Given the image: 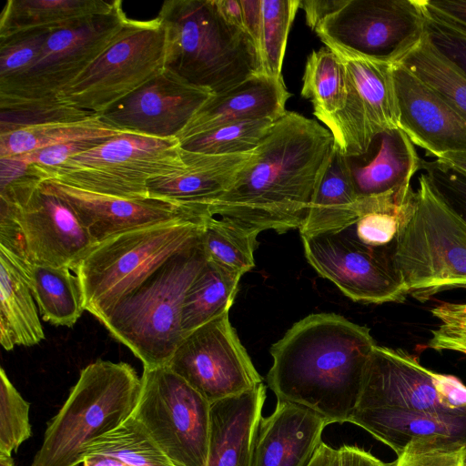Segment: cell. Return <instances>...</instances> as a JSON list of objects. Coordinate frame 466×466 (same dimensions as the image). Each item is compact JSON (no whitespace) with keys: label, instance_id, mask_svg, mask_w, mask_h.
Returning <instances> with one entry per match:
<instances>
[{"label":"cell","instance_id":"obj_12","mask_svg":"<svg viewBox=\"0 0 466 466\" xmlns=\"http://www.w3.org/2000/svg\"><path fill=\"white\" fill-rule=\"evenodd\" d=\"M127 19L116 0L108 13L52 32L27 68L0 82V98L56 99L110 45Z\"/></svg>","mask_w":466,"mask_h":466},{"label":"cell","instance_id":"obj_39","mask_svg":"<svg viewBox=\"0 0 466 466\" xmlns=\"http://www.w3.org/2000/svg\"><path fill=\"white\" fill-rule=\"evenodd\" d=\"M424 40L431 48L466 79V27L438 13L422 0Z\"/></svg>","mask_w":466,"mask_h":466},{"label":"cell","instance_id":"obj_25","mask_svg":"<svg viewBox=\"0 0 466 466\" xmlns=\"http://www.w3.org/2000/svg\"><path fill=\"white\" fill-rule=\"evenodd\" d=\"M373 153L366 163L352 168L358 198L383 194L410 185L420 169L421 159L415 146L400 128L375 137Z\"/></svg>","mask_w":466,"mask_h":466},{"label":"cell","instance_id":"obj_1","mask_svg":"<svg viewBox=\"0 0 466 466\" xmlns=\"http://www.w3.org/2000/svg\"><path fill=\"white\" fill-rule=\"evenodd\" d=\"M334 147L316 120L287 111L253 151L233 185L208 208L248 231L300 228Z\"/></svg>","mask_w":466,"mask_h":466},{"label":"cell","instance_id":"obj_47","mask_svg":"<svg viewBox=\"0 0 466 466\" xmlns=\"http://www.w3.org/2000/svg\"><path fill=\"white\" fill-rule=\"evenodd\" d=\"M329 466H393L357 445H341L333 449Z\"/></svg>","mask_w":466,"mask_h":466},{"label":"cell","instance_id":"obj_54","mask_svg":"<svg viewBox=\"0 0 466 466\" xmlns=\"http://www.w3.org/2000/svg\"><path fill=\"white\" fill-rule=\"evenodd\" d=\"M436 159L466 174V155L450 154Z\"/></svg>","mask_w":466,"mask_h":466},{"label":"cell","instance_id":"obj_16","mask_svg":"<svg viewBox=\"0 0 466 466\" xmlns=\"http://www.w3.org/2000/svg\"><path fill=\"white\" fill-rule=\"evenodd\" d=\"M213 95L164 69L111 106L101 118L121 131L160 138L177 137Z\"/></svg>","mask_w":466,"mask_h":466},{"label":"cell","instance_id":"obj_23","mask_svg":"<svg viewBox=\"0 0 466 466\" xmlns=\"http://www.w3.org/2000/svg\"><path fill=\"white\" fill-rule=\"evenodd\" d=\"M252 153L209 155L182 148L185 168L151 179L147 184L148 197L188 207L210 217L208 208L233 185Z\"/></svg>","mask_w":466,"mask_h":466},{"label":"cell","instance_id":"obj_29","mask_svg":"<svg viewBox=\"0 0 466 466\" xmlns=\"http://www.w3.org/2000/svg\"><path fill=\"white\" fill-rule=\"evenodd\" d=\"M13 258L25 271L43 319L56 326L73 327L85 310L76 274L65 267L22 263Z\"/></svg>","mask_w":466,"mask_h":466},{"label":"cell","instance_id":"obj_32","mask_svg":"<svg viewBox=\"0 0 466 466\" xmlns=\"http://www.w3.org/2000/svg\"><path fill=\"white\" fill-rule=\"evenodd\" d=\"M301 96L311 101L313 114L319 121L345 106L348 89L344 66L327 46L308 56Z\"/></svg>","mask_w":466,"mask_h":466},{"label":"cell","instance_id":"obj_2","mask_svg":"<svg viewBox=\"0 0 466 466\" xmlns=\"http://www.w3.org/2000/svg\"><path fill=\"white\" fill-rule=\"evenodd\" d=\"M375 346L366 326L335 313L310 314L272 345L268 386L277 400L309 408L329 424L349 422Z\"/></svg>","mask_w":466,"mask_h":466},{"label":"cell","instance_id":"obj_27","mask_svg":"<svg viewBox=\"0 0 466 466\" xmlns=\"http://www.w3.org/2000/svg\"><path fill=\"white\" fill-rule=\"evenodd\" d=\"M359 198L349 157L334 145L314 191L300 236L334 230L356 215Z\"/></svg>","mask_w":466,"mask_h":466},{"label":"cell","instance_id":"obj_10","mask_svg":"<svg viewBox=\"0 0 466 466\" xmlns=\"http://www.w3.org/2000/svg\"><path fill=\"white\" fill-rule=\"evenodd\" d=\"M166 28L157 16L127 19L110 45L57 98L102 115L165 69Z\"/></svg>","mask_w":466,"mask_h":466},{"label":"cell","instance_id":"obj_28","mask_svg":"<svg viewBox=\"0 0 466 466\" xmlns=\"http://www.w3.org/2000/svg\"><path fill=\"white\" fill-rule=\"evenodd\" d=\"M104 0H8L0 15V37L30 30L52 32L73 27L110 12Z\"/></svg>","mask_w":466,"mask_h":466},{"label":"cell","instance_id":"obj_8","mask_svg":"<svg viewBox=\"0 0 466 466\" xmlns=\"http://www.w3.org/2000/svg\"><path fill=\"white\" fill-rule=\"evenodd\" d=\"M417 201L395 254L408 295L424 303L451 289H466V222L419 177Z\"/></svg>","mask_w":466,"mask_h":466},{"label":"cell","instance_id":"obj_11","mask_svg":"<svg viewBox=\"0 0 466 466\" xmlns=\"http://www.w3.org/2000/svg\"><path fill=\"white\" fill-rule=\"evenodd\" d=\"M211 404L167 366L144 369L133 416L175 466H207Z\"/></svg>","mask_w":466,"mask_h":466},{"label":"cell","instance_id":"obj_41","mask_svg":"<svg viewBox=\"0 0 466 466\" xmlns=\"http://www.w3.org/2000/svg\"><path fill=\"white\" fill-rule=\"evenodd\" d=\"M51 33L50 30H30L0 37V82L27 68Z\"/></svg>","mask_w":466,"mask_h":466},{"label":"cell","instance_id":"obj_33","mask_svg":"<svg viewBox=\"0 0 466 466\" xmlns=\"http://www.w3.org/2000/svg\"><path fill=\"white\" fill-rule=\"evenodd\" d=\"M88 454L109 455L128 466H175L133 416L94 441Z\"/></svg>","mask_w":466,"mask_h":466},{"label":"cell","instance_id":"obj_45","mask_svg":"<svg viewBox=\"0 0 466 466\" xmlns=\"http://www.w3.org/2000/svg\"><path fill=\"white\" fill-rule=\"evenodd\" d=\"M441 407L451 412L466 411V386L453 375L431 373Z\"/></svg>","mask_w":466,"mask_h":466},{"label":"cell","instance_id":"obj_9","mask_svg":"<svg viewBox=\"0 0 466 466\" xmlns=\"http://www.w3.org/2000/svg\"><path fill=\"white\" fill-rule=\"evenodd\" d=\"M185 167L177 137L160 138L126 131L56 167L29 166L41 178L129 199L149 198L147 184L151 179L181 171Z\"/></svg>","mask_w":466,"mask_h":466},{"label":"cell","instance_id":"obj_5","mask_svg":"<svg viewBox=\"0 0 466 466\" xmlns=\"http://www.w3.org/2000/svg\"><path fill=\"white\" fill-rule=\"evenodd\" d=\"M140 390L141 378L128 363L88 364L49 421L31 466H78L94 441L132 415Z\"/></svg>","mask_w":466,"mask_h":466},{"label":"cell","instance_id":"obj_44","mask_svg":"<svg viewBox=\"0 0 466 466\" xmlns=\"http://www.w3.org/2000/svg\"><path fill=\"white\" fill-rule=\"evenodd\" d=\"M109 137H100L73 140L10 157L15 158L27 167L34 166L40 168H54L63 164L70 157L101 145Z\"/></svg>","mask_w":466,"mask_h":466},{"label":"cell","instance_id":"obj_55","mask_svg":"<svg viewBox=\"0 0 466 466\" xmlns=\"http://www.w3.org/2000/svg\"><path fill=\"white\" fill-rule=\"evenodd\" d=\"M0 466H15L11 455L0 454Z\"/></svg>","mask_w":466,"mask_h":466},{"label":"cell","instance_id":"obj_3","mask_svg":"<svg viewBox=\"0 0 466 466\" xmlns=\"http://www.w3.org/2000/svg\"><path fill=\"white\" fill-rule=\"evenodd\" d=\"M166 28L165 69L214 94L261 73L249 35L229 25L214 0L165 1L157 15Z\"/></svg>","mask_w":466,"mask_h":466},{"label":"cell","instance_id":"obj_49","mask_svg":"<svg viewBox=\"0 0 466 466\" xmlns=\"http://www.w3.org/2000/svg\"><path fill=\"white\" fill-rule=\"evenodd\" d=\"M246 32L258 47L261 24V0H240ZM258 50V48H257Z\"/></svg>","mask_w":466,"mask_h":466},{"label":"cell","instance_id":"obj_40","mask_svg":"<svg viewBox=\"0 0 466 466\" xmlns=\"http://www.w3.org/2000/svg\"><path fill=\"white\" fill-rule=\"evenodd\" d=\"M30 404L0 370V454L11 455L32 436Z\"/></svg>","mask_w":466,"mask_h":466},{"label":"cell","instance_id":"obj_7","mask_svg":"<svg viewBox=\"0 0 466 466\" xmlns=\"http://www.w3.org/2000/svg\"><path fill=\"white\" fill-rule=\"evenodd\" d=\"M207 218L143 227L96 245L75 270L84 309L101 321L123 298L200 236Z\"/></svg>","mask_w":466,"mask_h":466},{"label":"cell","instance_id":"obj_13","mask_svg":"<svg viewBox=\"0 0 466 466\" xmlns=\"http://www.w3.org/2000/svg\"><path fill=\"white\" fill-rule=\"evenodd\" d=\"M341 60L348 96L345 106L320 120L330 131L334 145L347 157L365 155L376 136L399 128V106L393 64L359 55L327 43Z\"/></svg>","mask_w":466,"mask_h":466},{"label":"cell","instance_id":"obj_42","mask_svg":"<svg viewBox=\"0 0 466 466\" xmlns=\"http://www.w3.org/2000/svg\"><path fill=\"white\" fill-rule=\"evenodd\" d=\"M420 169L435 194L466 222V174L438 159H421Z\"/></svg>","mask_w":466,"mask_h":466},{"label":"cell","instance_id":"obj_24","mask_svg":"<svg viewBox=\"0 0 466 466\" xmlns=\"http://www.w3.org/2000/svg\"><path fill=\"white\" fill-rule=\"evenodd\" d=\"M267 398L261 383L210 406L207 466H253V454Z\"/></svg>","mask_w":466,"mask_h":466},{"label":"cell","instance_id":"obj_19","mask_svg":"<svg viewBox=\"0 0 466 466\" xmlns=\"http://www.w3.org/2000/svg\"><path fill=\"white\" fill-rule=\"evenodd\" d=\"M349 422L389 446L397 457L406 451H457L466 447V411L357 409Z\"/></svg>","mask_w":466,"mask_h":466},{"label":"cell","instance_id":"obj_36","mask_svg":"<svg viewBox=\"0 0 466 466\" xmlns=\"http://www.w3.org/2000/svg\"><path fill=\"white\" fill-rule=\"evenodd\" d=\"M397 63L466 116V79L441 59L424 38Z\"/></svg>","mask_w":466,"mask_h":466},{"label":"cell","instance_id":"obj_17","mask_svg":"<svg viewBox=\"0 0 466 466\" xmlns=\"http://www.w3.org/2000/svg\"><path fill=\"white\" fill-rule=\"evenodd\" d=\"M399 128L439 158L466 155V116L400 63L393 64Z\"/></svg>","mask_w":466,"mask_h":466},{"label":"cell","instance_id":"obj_51","mask_svg":"<svg viewBox=\"0 0 466 466\" xmlns=\"http://www.w3.org/2000/svg\"><path fill=\"white\" fill-rule=\"evenodd\" d=\"M214 3L226 22L246 31L240 0H214Z\"/></svg>","mask_w":466,"mask_h":466},{"label":"cell","instance_id":"obj_50","mask_svg":"<svg viewBox=\"0 0 466 466\" xmlns=\"http://www.w3.org/2000/svg\"><path fill=\"white\" fill-rule=\"evenodd\" d=\"M438 13L466 27V0H425Z\"/></svg>","mask_w":466,"mask_h":466},{"label":"cell","instance_id":"obj_52","mask_svg":"<svg viewBox=\"0 0 466 466\" xmlns=\"http://www.w3.org/2000/svg\"><path fill=\"white\" fill-rule=\"evenodd\" d=\"M82 463L83 466H128L117 458L105 454H88Z\"/></svg>","mask_w":466,"mask_h":466},{"label":"cell","instance_id":"obj_31","mask_svg":"<svg viewBox=\"0 0 466 466\" xmlns=\"http://www.w3.org/2000/svg\"><path fill=\"white\" fill-rule=\"evenodd\" d=\"M122 132L100 115L74 122H59L21 128L0 135V158L84 138L111 137Z\"/></svg>","mask_w":466,"mask_h":466},{"label":"cell","instance_id":"obj_20","mask_svg":"<svg viewBox=\"0 0 466 466\" xmlns=\"http://www.w3.org/2000/svg\"><path fill=\"white\" fill-rule=\"evenodd\" d=\"M431 373L414 355L376 345L365 368L357 409L447 411L439 401Z\"/></svg>","mask_w":466,"mask_h":466},{"label":"cell","instance_id":"obj_48","mask_svg":"<svg viewBox=\"0 0 466 466\" xmlns=\"http://www.w3.org/2000/svg\"><path fill=\"white\" fill-rule=\"evenodd\" d=\"M346 0H303L299 8L305 12L306 22L312 30L329 15L345 4Z\"/></svg>","mask_w":466,"mask_h":466},{"label":"cell","instance_id":"obj_56","mask_svg":"<svg viewBox=\"0 0 466 466\" xmlns=\"http://www.w3.org/2000/svg\"><path fill=\"white\" fill-rule=\"evenodd\" d=\"M461 466H466V447L461 450Z\"/></svg>","mask_w":466,"mask_h":466},{"label":"cell","instance_id":"obj_34","mask_svg":"<svg viewBox=\"0 0 466 466\" xmlns=\"http://www.w3.org/2000/svg\"><path fill=\"white\" fill-rule=\"evenodd\" d=\"M258 235L224 218L208 217L202 235L207 258L243 275L255 265Z\"/></svg>","mask_w":466,"mask_h":466},{"label":"cell","instance_id":"obj_35","mask_svg":"<svg viewBox=\"0 0 466 466\" xmlns=\"http://www.w3.org/2000/svg\"><path fill=\"white\" fill-rule=\"evenodd\" d=\"M300 0H261L258 53L261 73L280 78L290 26Z\"/></svg>","mask_w":466,"mask_h":466},{"label":"cell","instance_id":"obj_26","mask_svg":"<svg viewBox=\"0 0 466 466\" xmlns=\"http://www.w3.org/2000/svg\"><path fill=\"white\" fill-rule=\"evenodd\" d=\"M45 339L25 271L0 248V343L5 350L34 346Z\"/></svg>","mask_w":466,"mask_h":466},{"label":"cell","instance_id":"obj_6","mask_svg":"<svg viewBox=\"0 0 466 466\" xmlns=\"http://www.w3.org/2000/svg\"><path fill=\"white\" fill-rule=\"evenodd\" d=\"M96 245L72 207L29 167L0 188V248L19 260L75 272Z\"/></svg>","mask_w":466,"mask_h":466},{"label":"cell","instance_id":"obj_4","mask_svg":"<svg viewBox=\"0 0 466 466\" xmlns=\"http://www.w3.org/2000/svg\"><path fill=\"white\" fill-rule=\"evenodd\" d=\"M202 235L167 259L100 321L141 360L144 369L167 366L184 339V299L208 260Z\"/></svg>","mask_w":466,"mask_h":466},{"label":"cell","instance_id":"obj_30","mask_svg":"<svg viewBox=\"0 0 466 466\" xmlns=\"http://www.w3.org/2000/svg\"><path fill=\"white\" fill-rule=\"evenodd\" d=\"M241 276L240 272L207 260L184 299L181 314L184 338L229 310Z\"/></svg>","mask_w":466,"mask_h":466},{"label":"cell","instance_id":"obj_18","mask_svg":"<svg viewBox=\"0 0 466 466\" xmlns=\"http://www.w3.org/2000/svg\"><path fill=\"white\" fill-rule=\"evenodd\" d=\"M41 182L72 207L96 245L143 227L175 219L207 218L194 208L159 198L129 199L97 194L53 178H41Z\"/></svg>","mask_w":466,"mask_h":466},{"label":"cell","instance_id":"obj_38","mask_svg":"<svg viewBox=\"0 0 466 466\" xmlns=\"http://www.w3.org/2000/svg\"><path fill=\"white\" fill-rule=\"evenodd\" d=\"M97 114L54 100L0 98V135L21 128L84 120Z\"/></svg>","mask_w":466,"mask_h":466},{"label":"cell","instance_id":"obj_46","mask_svg":"<svg viewBox=\"0 0 466 466\" xmlns=\"http://www.w3.org/2000/svg\"><path fill=\"white\" fill-rule=\"evenodd\" d=\"M393 466H461V450L431 452L406 451L397 457Z\"/></svg>","mask_w":466,"mask_h":466},{"label":"cell","instance_id":"obj_14","mask_svg":"<svg viewBox=\"0 0 466 466\" xmlns=\"http://www.w3.org/2000/svg\"><path fill=\"white\" fill-rule=\"evenodd\" d=\"M314 31L324 44L395 64L423 38L422 0H346Z\"/></svg>","mask_w":466,"mask_h":466},{"label":"cell","instance_id":"obj_21","mask_svg":"<svg viewBox=\"0 0 466 466\" xmlns=\"http://www.w3.org/2000/svg\"><path fill=\"white\" fill-rule=\"evenodd\" d=\"M290 96L283 77H272L262 73L254 75L231 89L214 94L177 138L181 143L234 122L276 121L288 111L285 106Z\"/></svg>","mask_w":466,"mask_h":466},{"label":"cell","instance_id":"obj_43","mask_svg":"<svg viewBox=\"0 0 466 466\" xmlns=\"http://www.w3.org/2000/svg\"><path fill=\"white\" fill-rule=\"evenodd\" d=\"M431 312L440 324L431 330L428 347L466 355V303L443 302L433 307Z\"/></svg>","mask_w":466,"mask_h":466},{"label":"cell","instance_id":"obj_15","mask_svg":"<svg viewBox=\"0 0 466 466\" xmlns=\"http://www.w3.org/2000/svg\"><path fill=\"white\" fill-rule=\"evenodd\" d=\"M228 313L187 334L167 364L210 404L263 383Z\"/></svg>","mask_w":466,"mask_h":466},{"label":"cell","instance_id":"obj_22","mask_svg":"<svg viewBox=\"0 0 466 466\" xmlns=\"http://www.w3.org/2000/svg\"><path fill=\"white\" fill-rule=\"evenodd\" d=\"M328 425L325 418L309 408L277 400L274 411L261 418L253 466H308Z\"/></svg>","mask_w":466,"mask_h":466},{"label":"cell","instance_id":"obj_53","mask_svg":"<svg viewBox=\"0 0 466 466\" xmlns=\"http://www.w3.org/2000/svg\"><path fill=\"white\" fill-rule=\"evenodd\" d=\"M333 449L322 442L308 466H329Z\"/></svg>","mask_w":466,"mask_h":466},{"label":"cell","instance_id":"obj_37","mask_svg":"<svg viewBox=\"0 0 466 466\" xmlns=\"http://www.w3.org/2000/svg\"><path fill=\"white\" fill-rule=\"evenodd\" d=\"M277 121V120H276ZM272 119L234 122L180 143L183 149L209 155H238L252 153L268 135Z\"/></svg>","mask_w":466,"mask_h":466}]
</instances>
